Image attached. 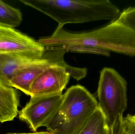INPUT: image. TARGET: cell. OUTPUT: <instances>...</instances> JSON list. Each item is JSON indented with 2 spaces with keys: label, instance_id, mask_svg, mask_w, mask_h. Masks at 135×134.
<instances>
[{
  "label": "cell",
  "instance_id": "4fadbf2b",
  "mask_svg": "<svg viewBox=\"0 0 135 134\" xmlns=\"http://www.w3.org/2000/svg\"><path fill=\"white\" fill-rule=\"evenodd\" d=\"M115 20L135 31V6L124 9Z\"/></svg>",
  "mask_w": 135,
  "mask_h": 134
},
{
  "label": "cell",
  "instance_id": "6da1fadb",
  "mask_svg": "<svg viewBox=\"0 0 135 134\" xmlns=\"http://www.w3.org/2000/svg\"><path fill=\"white\" fill-rule=\"evenodd\" d=\"M51 17L63 28L67 24L115 20L120 12L109 0H20Z\"/></svg>",
  "mask_w": 135,
  "mask_h": 134
},
{
  "label": "cell",
  "instance_id": "5b68a950",
  "mask_svg": "<svg viewBox=\"0 0 135 134\" xmlns=\"http://www.w3.org/2000/svg\"><path fill=\"white\" fill-rule=\"evenodd\" d=\"M62 93L31 97L25 107L19 111V119L26 122L32 131L36 132L50 118L61 104Z\"/></svg>",
  "mask_w": 135,
  "mask_h": 134
},
{
  "label": "cell",
  "instance_id": "5bb4252c",
  "mask_svg": "<svg viewBox=\"0 0 135 134\" xmlns=\"http://www.w3.org/2000/svg\"><path fill=\"white\" fill-rule=\"evenodd\" d=\"M7 134H51L48 132V131H46V132H34L32 133H8Z\"/></svg>",
  "mask_w": 135,
  "mask_h": 134
},
{
  "label": "cell",
  "instance_id": "ba28073f",
  "mask_svg": "<svg viewBox=\"0 0 135 134\" xmlns=\"http://www.w3.org/2000/svg\"><path fill=\"white\" fill-rule=\"evenodd\" d=\"M64 53L59 49H54L49 60L27 68L15 74L9 81V87L31 96V86L35 79L52 65H65L66 62L64 60Z\"/></svg>",
  "mask_w": 135,
  "mask_h": 134
},
{
  "label": "cell",
  "instance_id": "7a4b0ae2",
  "mask_svg": "<svg viewBox=\"0 0 135 134\" xmlns=\"http://www.w3.org/2000/svg\"><path fill=\"white\" fill-rule=\"evenodd\" d=\"M63 96L61 104L43 127L51 134H79L98 108L97 101L80 85L70 87Z\"/></svg>",
  "mask_w": 135,
  "mask_h": 134
},
{
  "label": "cell",
  "instance_id": "9c48e42d",
  "mask_svg": "<svg viewBox=\"0 0 135 134\" xmlns=\"http://www.w3.org/2000/svg\"><path fill=\"white\" fill-rule=\"evenodd\" d=\"M20 104L16 90L0 82V122L12 121L18 115Z\"/></svg>",
  "mask_w": 135,
  "mask_h": 134
},
{
  "label": "cell",
  "instance_id": "7c38bea8",
  "mask_svg": "<svg viewBox=\"0 0 135 134\" xmlns=\"http://www.w3.org/2000/svg\"><path fill=\"white\" fill-rule=\"evenodd\" d=\"M114 134H135V114L123 117L116 126Z\"/></svg>",
  "mask_w": 135,
  "mask_h": 134
},
{
  "label": "cell",
  "instance_id": "2e32d148",
  "mask_svg": "<svg viewBox=\"0 0 135 134\" xmlns=\"http://www.w3.org/2000/svg\"><path fill=\"white\" fill-rule=\"evenodd\" d=\"M1 55H2V54H1V53H0V56H1Z\"/></svg>",
  "mask_w": 135,
  "mask_h": 134
},
{
  "label": "cell",
  "instance_id": "3957f363",
  "mask_svg": "<svg viewBox=\"0 0 135 134\" xmlns=\"http://www.w3.org/2000/svg\"><path fill=\"white\" fill-rule=\"evenodd\" d=\"M127 83L114 68L104 67L100 73L97 90L98 107L111 129L123 119L127 107Z\"/></svg>",
  "mask_w": 135,
  "mask_h": 134
},
{
  "label": "cell",
  "instance_id": "8fae6325",
  "mask_svg": "<svg viewBox=\"0 0 135 134\" xmlns=\"http://www.w3.org/2000/svg\"><path fill=\"white\" fill-rule=\"evenodd\" d=\"M109 129L104 114L98 107L79 134H109Z\"/></svg>",
  "mask_w": 135,
  "mask_h": 134
},
{
  "label": "cell",
  "instance_id": "52a82bcc",
  "mask_svg": "<svg viewBox=\"0 0 135 134\" xmlns=\"http://www.w3.org/2000/svg\"><path fill=\"white\" fill-rule=\"evenodd\" d=\"M45 46L15 28L0 26V53L26 52L42 56Z\"/></svg>",
  "mask_w": 135,
  "mask_h": 134
},
{
  "label": "cell",
  "instance_id": "8992f818",
  "mask_svg": "<svg viewBox=\"0 0 135 134\" xmlns=\"http://www.w3.org/2000/svg\"><path fill=\"white\" fill-rule=\"evenodd\" d=\"M53 47L45 46L42 57L26 52L10 53L1 55L0 82L9 87V81L15 74L27 68L47 61L51 57Z\"/></svg>",
  "mask_w": 135,
  "mask_h": 134
},
{
  "label": "cell",
  "instance_id": "30bf717a",
  "mask_svg": "<svg viewBox=\"0 0 135 134\" xmlns=\"http://www.w3.org/2000/svg\"><path fill=\"white\" fill-rule=\"evenodd\" d=\"M22 20L20 9L0 1V26L14 28L19 26Z\"/></svg>",
  "mask_w": 135,
  "mask_h": 134
},
{
  "label": "cell",
  "instance_id": "9a60e30c",
  "mask_svg": "<svg viewBox=\"0 0 135 134\" xmlns=\"http://www.w3.org/2000/svg\"><path fill=\"white\" fill-rule=\"evenodd\" d=\"M109 134H113V130L112 128L109 129Z\"/></svg>",
  "mask_w": 135,
  "mask_h": 134
},
{
  "label": "cell",
  "instance_id": "277c9868",
  "mask_svg": "<svg viewBox=\"0 0 135 134\" xmlns=\"http://www.w3.org/2000/svg\"><path fill=\"white\" fill-rule=\"evenodd\" d=\"M86 68L52 65L41 73L32 83L30 97H41L62 93L70 77L77 81L87 74Z\"/></svg>",
  "mask_w": 135,
  "mask_h": 134
}]
</instances>
